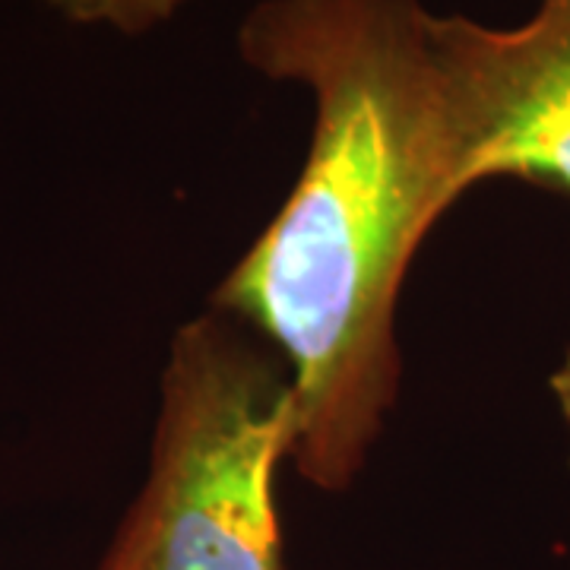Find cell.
Here are the masks:
<instances>
[{"label": "cell", "instance_id": "6da1fadb", "mask_svg": "<svg viewBox=\"0 0 570 570\" xmlns=\"http://www.w3.org/2000/svg\"><path fill=\"white\" fill-rule=\"evenodd\" d=\"M238 55L314 99L283 209L213 292L279 352L295 390L288 460L314 489L355 482L400 390L409 264L466 190L448 86L419 0H261Z\"/></svg>", "mask_w": 570, "mask_h": 570}, {"label": "cell", "instance_id": "3957f363", "mask_svg": "<svg viewBox=\"0 0 570 570\" xmlns=\"http://www.w3.org/2000/svg\"><path fill=\"white\" fill-rule=\"evenodd\" d=\"M463 190L491 178L570 194V0L520 26L431 13Z\"/></svg>", "mask_w": 570, "mask_h": 570}, {"label": "cell", "instance_id": "7a4b0ae2", "mask_svg": "<svg viewBox=\"0 0 570 570\" xmlns=\"http://www.w3.org/2000/svg\"><path fill=\"white\" fill-rule=\"evenodd\" d=\"M292 438L288 365L209 305L171 336L149 475L96 570H285L276 475Z\"/></svg>", "mask_w": 570, "mask_h": 570}, {"label": "cell", "instance_id": "277c9868", "mask_svg": "<svg viewBox=\"0 0 570 570\" xmlns=\"http://www.w3.org/2000/svg\"><path fill=\"white\" fill-rule=\"evenodd\" d=\"M63 20L121 36H146L175 20L190 0H39Z\"/></svg>", "mask_w": 570, "mask_h": 570}, {"label": "cell", "instance_id": "5b68a950", "mask_svg": "<svg viewBox=\"0 0 570 570\" xmlns=\"http://www.w3.org/2000/svg\"><path fill=\"white\" fill-rule=\"evenodd\" d=\"M551 396L558 403V412H561V422H564L570 444V348L564 352L561 365L554 367V374H551Z\"/></svg>", "mask_w": 570, "mask_h": 570}]
</instances>
